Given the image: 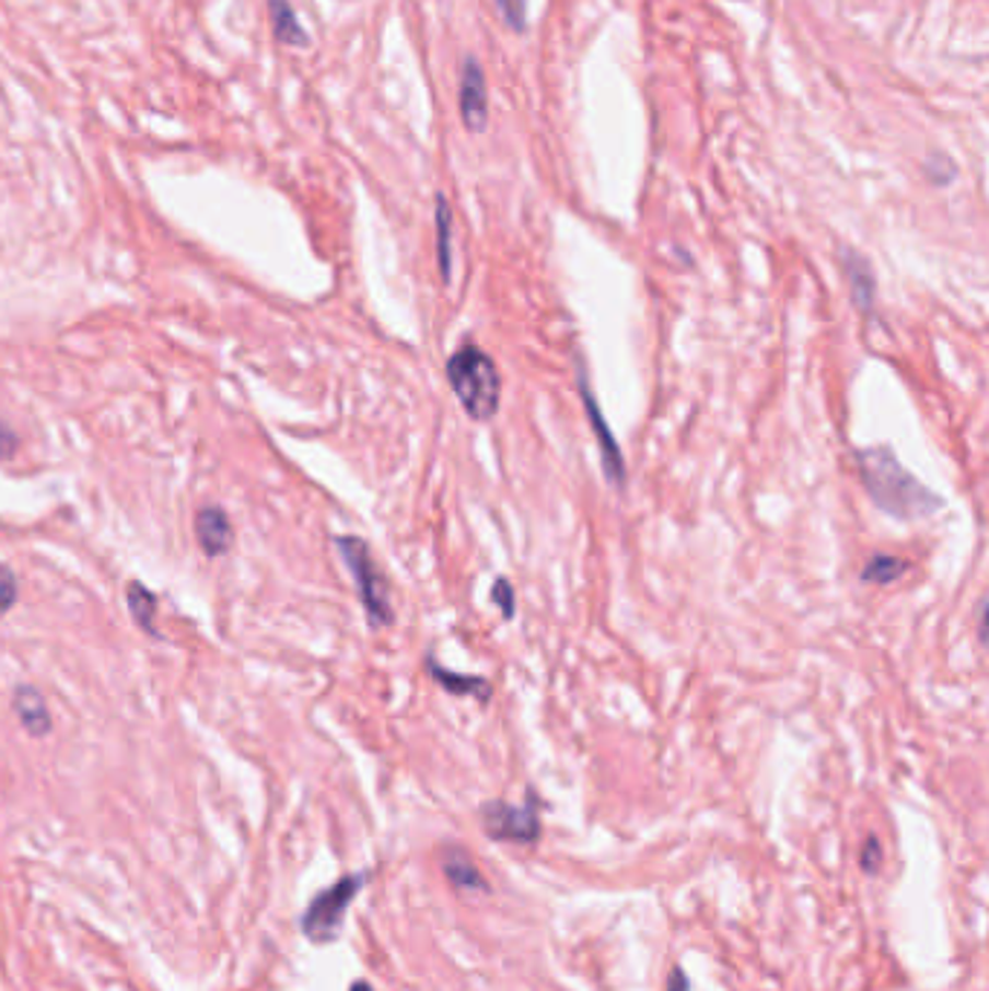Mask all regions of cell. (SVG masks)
I'll list each match as a JSON object with an SVG mask.
<instances>
[{
  "mask_svg": "<svg viewBox=\"0 0 989 991\" xmlns=\"http://www.w3.org/2000/svg\"><path fill=\"white\" fill-rule=\"evenodd\" d=\"M857 467L862 476L871 502L882 513H888L891 520L915 522L926 520L931 513L943 508L934 490H929L920 479L899 464V458L891 453L888 446H868L857 453Z\"/></svg>",
  "mask_w": 989,
  "mask_h": 991,
  "instance_id": "6da1fadb",
  "label": "cell"
},
{
  "mask_svg": "<svg viewBox=\"0 0 989 991\" xmlns=\"http://www.w3.org/2000/svg\"><path fill=\"white\" fill-rule=\"evenodd\" d=\"M447 381L458 404L474 421H491L499 412V397H502V381H499L497 363L488 351L474 342L456 348L447 360Z\"/></svg>",
  "mask_w": 989,
  "mask_h": 991,
  "instance_id": "7a4b0ae2",
  "label": "cell"
},
{
  "mask_svg": "<svg viewBox=\"0 0 989 991\" xmlns=\"http://www.w3.org/2000/svg\"><path fill=\"white\" fill-rule=\"evenodd\" d=\"M337 551H340L346 569H349L354 586H358V597L363 609H366L369 627L383 629L389 627L395 615H392V597H389V583L383 578V571L377 569L372 551L360 537H337Z\"/></svg>",
  "mask_w": 989,
  "mask_h": 991,
  "instance_id": "3957f363",
  "label": "cell"
},
{
  "mask_svg": "<svg viewBox=\"0 0 989 991\" xmlns=\"http://www.w3.org/2000/svg\"><path fill=\"white\" fill-rule=\"evenodd\" d=\"M363 884H366V873H351V876L334 882L331 887H325L323 893H316L309 910L302 913V934L314 945L337 940L342 931V919L349 913L354 896L363 890Z\"/></svg>",
  "mask_w": 989,
  "mask_h": 991,
  "instance_id": "277c9868",
  "label": "cell"
},
{
  "mask_svg": "<svg viewBox=\"0 0 989 991\" xmlns=\"http://www.w3.org/2000/svg\"><path fill=\"white\" fill-rule=\"evenodd\" d=\"M482 826L493 841L528 843L540 838V818L532 806L491 801L482 806Z\"/></svg>",
  "mask_w": 989,
  "mask_h": 991,
  "instance_id": "5b68a950",
  "label": "cell"
},
{
  "mask_svg": "<svg viewBox=\"0 0 989 991\" xmlns=\"http://www.w3.org/2000/svg\"><path fill=\"white\" fill-rule=\"evenodd\" d=\"M458 114L470 133L488 128V79L474 56H467L458 70Z\"/></svg>",
  "mask_w": 989,
  "mask_h": 991,
  "instance_id": "8992f818",
  "label": "cell"
},
{
  "mask_svg": "<svg viewBox=\"0 0 989 991\" xmlns=\"http://www.w3.org/2000/svg\"><path fill=\"white\" fill-rule=\"evenodd\" d=\"M578 388H581L583 409H586V418H590V423H592V432H595V439H598V444H601V464H604V476H607V481L613 485V488H621L624 479H627V467H624L621 450H618L616 435L609 432V423L604 421V415H601V406H598V400H595V395H592L590 381H586L583 369L578 372Z\"/></svg>",
  "mask_w": 989,
  "mask_h": 991,
  "instance_id": "52a82bcc",
  "label": "cell"
},
{
  "mask_svg": "<svg viewBox=\"0 0 989 991\" xmlns=\"http://www.w3.org/2000/svg\"><path fill=\"white\" fill-rule=\"evenodd\" d=\"M195 539L207 557H224L235 543V528L224 508L209 504L195 513Z\"/></svg>",
  "mask_w": 989,
  "mask_h": 991,
  "instance_id": "ba28073f",
  "label": "cell"
},
{
  "mask_svg": "<svg viewBox=\"0 0 989 991\" xmlns=\"http://www.w3.org/2000/svg\"><path fill=\"white\" fill-rule=\"evenodd\" d=\"M12 711L21 719V725L30 736H47L53 731V713L47 708V699L35 687H18L15 696H12Z\"/></svg>",
  "mask_w": 989,
  "mask_h": 991,
  "instance_id": "9c48e42d",
  "label": "cell"
},
{
  "mask_svg": "<svg viewBox=\"0 0 989 991\" xmlns=\"http://www.w3.org/2000/svg\"><path fill=\"white\" fill-rule=\"evenodd\" d=\"M841 261H845V273H848L853 302L862 307V314H871L873 302H876V279H873L868 258L859 256L857 249H845Z\"/></svg>",
  "mask_w": 989,
  "mask_h": 991,
  "instance_id": "30bf717a",
  "label": "cell"
},
{
  "mask_svg": "<svg viewBox=\"0 0 989 991\" xmlns=\"http://www.w3.org/2000/svg\"><path fill=\"white\" fill-rule=\"evenodd\" d=\"M427 673L439 681L447 693L453 696H476V699H488L491 696V685L482 676H465V673H453V669L441 667L433 655H427Z\"/></svg>",
  "mask_w": 989,
  "mask_h": 991,
  "instance_id": "8fae6325",
  "label": "cell"
},
{
  "mask_svg": "<svg viewBox=\"0 0 989 991\" xmlns=\"http://www.w3.org/2000/svg\"><path fill=\"white\" fill-rule=\"evenodd\" d=\"M267 12H270L276 42L288 47H309V33L302 30L291 0H267Z\"/></svg>",
  "mask_w": 989,
  "mask_h": 991,
  "instance_id": "7c38bea8",
  "label": "cell"
},
{
  "mask_svg": "<svg viewBox=\"0 0 989 991\" xmlns=\"http://www.w3.org/2000/svg\"><path fill=\"white\" fill-rule=\"evenodd\" d=\"M435 253H439L441 279H453V209L447 198H435Z\"/></svg>",
  "mask_w": 989,
  "mask_h": 991,
  "instance_id": "4fadbf2b",
  "label": "cell"
},
{
  "mask_svg": "<svg viewBox=\"0 0 989 991\" xmlns=\"http://www.w3.org/2000/svg\"><path fill=\"white\" fill-rule=\"evenodd\" d=\"M128 609H131V618L137 627H142L149 632L151 638L158 636V627H154V615H158V597L151 588H146L142 583H131L128 586Z\"/></svg>",
  "mask_w": 989,
  "mask_h": 991,
  "instance_id": "5bb4252c",
  "label": "cell"
},
{
  "mask_svg": "<svg viewBox=\"0 0 989 991\" xmlns=\"http://www.w3.org/2000/svg\"><path fill=\"white\" fill-rule=\"evenodd\" d=\"M906 571H908L906 560L891 557V553H876L873 560H868L865 571H862V580H865V583H873V586H891V583H897Z\"/></svg>",
  "mask_w": 989,
  "mask_h": 991,
  "instance_id": "9a60e30c",
  "label": "cell"
},
{
  "mask_svg": "<svg viewBox=\"0 0 989 991\" xmlns=\"http://www.w3.org/2000/svg\"><path fill=\"white\" fill-rule=\"evenodd\" d=\"M444 873L453 882V887H462V890H479V887H485L482 873H479L474 861L467 859L465 852H450L447 859H444Z\"/></svg>",
  "mask_w": 989,
  "mask_h": 991,
  "instance_id": "2e32d148",
  "label": "cell"
},
{
  "mask_svg": "<svg viewBox=\"0 0 989 991\" xmlns=\"http://www.w3.org/2000/svg\"><path fill=\"white\" fill-rule=\"evenodd\" d=\"M497 9L502 15V24L511 33H525V24H528V3L525 0H497Z\"/></svg>",
  "mask_w": 989,
  "mask_h": 991,
  "instance_id": "e0dca14e",
  "label": "cell"
},
{
  "mask_svg": "<svg viewBox=\"0 0 989 991\" xmlns=\"http://www.w3.org/2000/svg\"><path fill=\"white\" fill-rule=\"evenodd\" d=\"M923 168H926V177H929L934 186H949V183L957 177V165L952 163L949 158H943V154H931V158L926 160Z\"/></svg>",
  "mask_w": 989,
  "mask_h": 991,
  "instance_id": "ac0fdd59",
  "label": "cell"
},
{
  "mask_svg": "<svg viewBox=\"0 0 989 991\" xmlns=\"http://www.w3.org/2000/svg\"><path fill=\"white\" fill-rule=\"evenodd\" d=\"M18 604V578L15 571L0 562V618Z\"/></svg>",
  "mask_w": 989,
  "mask_h": 991,
  "instance_id": "d6986e66",
  "label": "cell"
},
{
  "mask_svg": "<svg viewBox=\"0 0 989 991\" xmlns=\"http://www.w3.org/2000/svg\"><path fill=\"white\" fill-rule=\"evenodd\" d=\"M491 601H493V606H497V609L502 611V615H505L508 620L514 618L516 601H514V588H511V583H508V580L499 578L497 583H493V588H491Z\"/></svg>",
  "mask_w": 989,
  "mask_h": 991,
  "instance_id": "ffe728a7",
  "label": "cell"
},
{
  "mask_svg": "<svg viewBox=\"0 0 989 991\" xmlns=\"http://www.w3.org/2000/svg\"><path fill=\"white\" fill-rule=\"evenodd\" d=\"M18 446H21V441H18L15 430L0 423V458H12L18 453Z\"/></svg>",
  "mask_w": 989,
  "mask_h": 991,
  "instance_id": "44dd1931",
  "label": "cell"
},
{
  "mask_svg": "<svg viewBox=\"0 0 989 991\" xmlns=\"http://www.w3.org/2000/svg\"><path fill=\"white\" fill-rule=\"evenodd\" d=\"M862 867H865V873H873V870L880 867V841H876L873 835L865 841V859H862Z\"/></svg>",
  "mask_w": 989,
  "mask_h": 991,
  "instance_id": "7402d4cb",
  "label": "cell"
},
{
  "mask_svg": "<svg viewBox=\"0 0 989 991\" xmlns=\"http://www.w3.org/2000/svg\"><path fill=\"white\" fill-rule=\"evenodd\" d=\"M688 989H690V980H688V977H685V971H682V968L676 966L674 971H671V975H667L665 991H688Z\"/></svg>",
  "mask_w": 989,
  "mask_h": 991,
  "instance_id": "603a6c76",
  "label": "cell"
},
{
  "mask_svg": "<svg viewBox=\"0 0 989 991\" xmlns=\"http://www.w3.org/2000/svg\"><path fill=\"white\" fill-rule=\"evenodd\" d=\"M978 641H987V597L978 601Z\"/></svg>",
  "mask_w": 989,
  "mask_h": 991,
  "instance_id": "cb8c5ba5",
  "label": "cell"
},
{
  "mask_svg": "<svg viewBox=\"0 0 989 991\" xmlns=\"http://www.w3.org/2000/svg\"><path fill=\"white\" fill-rule=\"evenodd\" d=\"M349 991H372V986H369V983H366V980H358V983L351 986V989H349Z\"/></svg>",
  "mask_w": 989,
  "mask_h": 991,
  "instance_id": "d4e9b609",
  "label": "cell"
}]
</instances>
